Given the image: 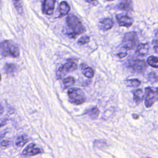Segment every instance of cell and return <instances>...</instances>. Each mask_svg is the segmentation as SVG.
<instances>
[{
  "instance_id": "484cf974",
  "label": "cell",
  "mask_w": 158,
  "mask_h": 158,
  "mask_svg": "<svg viewBox=\"0 0 158 158\" xmlns=\"http://www.w3.org/2000/svg\"><path fill=\"white\" fill-rule=\"evenodd\" d=\"M7 122V120L6 118H0V128L2 127H4L5 125H6Z\"/></svg>"
},
{
  "instance_id": "7a4b0ae2",
  "label": "cell",
  "mask_w": 158,
  "mask_h": 158,
  "mask_svg": "<svg viewBox=\"0 0 158 158\" xmlns=\"http://www.w3.org/2000/svg\"><path fill=\"white\" fill-rule=\"evenodd\" d=\"M0 51L4 56L17 57L20 54V51L15 43L10 40H4L0 44Z\"/></svg>"
},
{
  "instance_id": "2e32d148",
  "label": "cell",
  "mask_w": 158,
  "mask_h": 158,
  "mask_svg": "<svg viewBox=\"0 0 158 158\" xmlns=\"http://www.w3.org/2000/svg\"><path fill=\"white\" fill-rule=\"evenodd\" d=\"M29 141V138L26 135H22L19 136H18L15 141V144L17 147H22L28 141Z\"/></svg>"
},
{
  "instance_id": "83f0119b",
  "label": "cell",
  "mask_w": 158,
  "mask_h": 158,
  "mask_svg": "<svg viewBox=\"0 0 158 158\" xmlns=\"http://www.w3.org/2000/svg\"><path fill=\"white\" fill-rule=\"evenodd\" d=\"M127 55V53L126 52H120L118 54H117V56L118 57H119L120 58H123L125 57Z\"/></svg>"
},
{
  "instance_id": "52a82bcc",
  "label": "cell",
  "mask_w": 158,
  "mask_h": 158,
  "mask_svg": "<svg viewBox=\"0 0 158 158\" xmlns=\"http://www.w3.org/2000/svg\"><path fill=\"white\" fill-rule=\"evenodd\" d=\"M130 67L136 72L143 73L147 69V65L143 60L135 59L130 64Z\"/></svg>"
},
{
  "instance_id": "3957f363",
  "label": "cell",
  "mask_w": 158,
  "mask_h": 158,
  "mask_svg": "<svg viewBox=\"0 0 158 158\" xmlns=\"http://www.w3.org/2000/svg\"><path fill=\"white\" fill-rule=\"evenodd\" d=\"M68 96L71 103L79 105L85 101V95L84 92L80 88H72L68 90Z\"/></svg>"
},
{
  "instance_id": "f546056e",
  "label": "cell",
  "mask_w": 158,
  "mask_h": 158,
  "mask_svg": "<svg viewBox=\"0 0 158 158\" xmlns=\"http://www.w3.org/2000/svg\"><path fill=\"white\" fill-rule=\"evenodd\" d=\"M132 117H133V118H135V119H137V118L139 117V116H138V115L135 114H133L132 115Z\"/></svg>"
},
{
  "instance_id": "4dcf8cb0",
  "label": "cell",
  "mask_w": 158,
  "mask_h": 158,
  "mask_svg": "<svg viewBox=\"0 0 158 158\" xmlns=\"http://www.w3.org/2000/svg\"><path fill=\"white\" fill-rule=\"evenodd\" d=\"M1 74H0V81H1Z\"/></svg>"
},
{
  "instance_id": "d4e9b609",
  "label": "cell",
  "mask_w": 158,
  "mask_h": 158,
  "mask_svg": "<svg viewBox=\"0 0 158 158\" xmlns=\"http://www.w3.org/2000/svg\"><path fill=\"white\" fill-rule=\"evenodd\" d=\"M148 78L149 80H151V81H157V75L156 74L155 72H151L149 74V76H148Z\"/></svg>"
},
{
  "instance_id": "44dd1931",
  "label": "cell",
  "mask_w": 158,
  "mask_h": 158,
  "mask_svg": "<svg viewBox=\"0 0 158 158\" xmlns=\"http://www.w3.org/2000/svg\"><path fill=\"white\" fill-rule=\"evenodd\" d=\"M157 60H158L157 57L156 56H151L147 59L148 64L150 66H151V67H152L153 68H155V69L158 68Z\"/></svg>"
},
{
  "instance_id": "d6986e66",
  "label": "cell",
  "mask_w": 158,
  "mask_h": 158,
  "mask_svg": "<svg viewBox=\"0 0 158 158\" xmlns=\"http://www.w3.org/2000/svg\"><path fill=\"white\" fill-rule=\"evenodd\" d=\"M17 70V66L15 64L6 63L4 67V70L7 74H11L15 72Z\"/></svg>"
},
{
  "instance_id": "8fae6325",
  "label": "cell",
  "mask_w": 158,
  "mask_h": 158,
  "mask_svg": "<svg viewBox=\"0 0 158 158\" xmlns=\"http://www.w3.org/2000/svg\"><path fill=\"white\" fill-rule=\"evenodd\" d=\"M149 46L148 43H141L138 44L136 49V54L139 56H144L149 52Z\"/></svg>"
},
{
  "instance_id": "5bb4252c",
  "label": "cell",
  "mask_w": 158,
  "mask_h": 158,
  "mask_svg": "<svg viewBox=\"0 0 158 158\" xmlns=\"http://www.w3.org/2000/svg\"><path fill=\"white\" fill-rule=\"evenodd\" d=\"M82 73L87 78H91L94 76V70L86 64L82 63L80 65Z\"/></svg>"
},
{
  "instance_id": "5b68a950",
  "label": "cell",
  "mask_w": 158,
  "mask_h": 158,
  "mask_svg": "<svg viewBox=\"0 0 158 158\" xmlns=\"http://www.w3.org/2000/svg\"><path fill=\"white\" fill-rule=\"evenodd\" d=\"M77 69L76 63L72 59L68 60L67 62L60 66L57 71L56 75L58 79L61 78L63 75H66L68 72H72Z\"/></svg>"
},
{
  "instance_id": "ba28073f",
  "label": "cell",
  "mask_w": 158,
  "mask_h": 158,
  "mask_svg": "<svg viewBox=\"0 0 158 158\" xmlns=\"http://www.w3.org/2000/svg\"><path fill=\"white\" fill-rule=\"evenodd\" d=\"M116 20L119 25L129 27L133 24V20L131 17L126 15L122 14H117L116 15Z\"/></svg>"
},
{
  "instance_id": "603a6c76",
  "label": "cell",
  "mask_w": 158,
  "mask_h": 158,
  "mask_svg": "<svg viewBox=\"0 0 158 158\" xmlns=\"http://www.w3.org/2000/svg\"><path fill=\"white\" fill-rule=\"evenodd\" d=\"M13 4L17 12L19 14L22 15L23 14V7L22 5V2L20 1H13Z\"/></svg>"
},
{
  "instance_id": "7402d4cb",
  "label": "cell",
  "mask_w": 158,
  "mask_h": 158,
  "mask_svg": "<svg viewBox=\"0 0 158 158\" xmlns=\"http://www.w3.org/2000/svg\"><path fill=\"white\" fill-rule=\"evenodd\" d=\"M127 86L131 88H137L140 84L141 81L138 79H130L126 81Z\"/></svg>"
},
{
  "instance_id": "1f68e13d",
  "label": "cell",
  "mask_w": 158,
  "mask_h": 158,
  "mask_svg": "<svg viewBox=\"0 0 158 158\" xmlns=\"http://www.w3.org/2000/svg\"><path fill=\"white\" fill-rule=\"evenodd\" d=\"M146 158H151V157H146Z\"/></svg>"
},
{
  "instance_id": "9a60e30c",
  "label": "cell",
  "mask_w": 158,
  "mask_h": 158,
  "mask_svg": "<svg viewBox=\"0 0 158 158\" xmlns=\"http://www.w3.org/2000/svg\"><path fill=\"white\" fill-rule=\"evenodd\" d=\"M118 9L125 10L131 11L133 10V5L131 1H123L120 2L118 6Z\"/></svg>"
},
{
  "instance_id": "7c38bea8",
  "label": "cell",
  "mask_w": 158,
  "mask_h": 158,
  "mask_svg": "<svg viewBox=\"0 0 158 158\" xmlns=\"http://www.w3.org/2000/svg\"><path fill=\"white\" fill-rule=\"evenodd\" d=\"M114 25V22L111 19L106 18L102 19L99 22V28L102 30H110Z\"/></svg>"
},
{
  "instance_id": "4fadbf2b",
  "label": "cell",
  "mask_w": 158,
  "mask_h": 158,
  "mask_svg": "<svg viewBox=\"0 0 158 158\" xmlns=\"http://www.w3.org/2000/svg\"><path fill=\"white\" fill-rule=\"evenodd\" d=\"M70 7L66 1H62L59 4V17H62L69 12Z\"/></svg>"
},
{
  "instance_id": "9c48e42d",
  "label": "cell",
  "mask_w": 158,
  "mask_h": 158,
  "mask_svg": "<svg viewBox=\"0 0 158 158\" xmlns=\"http://www.w3.org/2000/svg\"><path fill=\"white\" fill-rule=\"evenodd\" d=\"M55 3L56 1L54 0H46L43 1L42 6L43 13L48 15H51L54 12Z\"/></svg>"
},
{
  "instance_id": "4316f807",
  "label": "cell",
  "mask_w": 158,
  "mask_h": 158,
  "mask_svg": "<svg viewBox=\"0 0 158 158\" xmlns=\"http://www.w3.org/2000/svg\"><path fill=\"white\" fill-rule=\"evenodd\" d=\"M9 144H10V142L8 140H2L1 142V146H3V147H7L9 145Z\"/></svg>"
},
{
  "instance_id": "6da1fadb",
  "label": "cell",
  "mask_w": 158,
  "mask_h": 158,
  "mask_svg": "<svg viewBox=\"0 0 158 158\" xmlns=\"http://www.w3.org/2000/svg\"><path fill=\"white\" fill-rule=\"evenodd\" d=\"M66 22L68 27L71 30V32L68 35L72 38H75L77 35L83 33L85 31L81 22L75 15L69 14L66 18Z\"/></svg>"
},
{
  "instance_id": "e0dca14e",
  "label": "cell",
  "mask_w": 158,
  "mask_h": 158,
  "mask_svg": "<svg viewBox=\"0 0 158 158\" xmlns=\"http://www.w3.org/2000/svg\"><path fill=\"white\" fill-rule=\"evenodd\" d=\"M144 94L141 89H137L133 91V100L136 104H139L143 101Z\"/></svg>"
},
{
  "instance_id": "30bf717a",
  "label": "cell",
  "mask_w": 158,
  "mask_h": 158,
  "mask_svg": "<svg viewBox=\"0 0 158 158\" xmlns=\"http://www.w3.org/2000/svg\"><path fill=\"white\" fill-rule=\"evenodd\" d=\"M42 152L41 150L36 146L34 143H31L28 144L22 151V154L24 156H35L36 154H41Z\"/></svg>"
},
{
  "instance_id": "ac0fdd59",
  "label": "cell",
  "mask_w": 158,
  "mask_h": 158,
  "mask_svg": "<svg viewBox=\"0 0 158 158\" xmlns=\"http://www.w3.org/2000/svg\"><path fill=\"white\" fill-rule=\"evenodd\" d=\"M99 114V110L96 107H93L87 109L84 114L88 115L92 119H96L98 118Z\"/></svg>"
},
{
  "instance_id": "277c9868",
  "label": "cell",
  "mask_w": 158,
  "mask_h": 158,
  "mask_svg": "<svg viewBox=\"0 0 158 158\" xmlns=\"http://www.w3.org/2000/svg\"><path fill=\"white\" fill-rule=\"evenodd\" d=\"M138 41V38L136 33L135 31H130L125 33L122 45L124 49L131 50L136 46Z\"/></svg>"
},
{
  "instance_id": "8992f818",
  "label": "cell",
  "mask_w": 158,
  "mask_h": 158,
  "mask_svg": "<svg viewBox=\"0 0 158 158\" xmlns=\"http://www.w3.org/2000/svg\"><path fill=\"white\" fill-rule=\"evenodd\" d=\"M144 104L146 107H151L157 99V89L151 87H146L144 89Z\"/></svg>"
},
{
  "instance_id": "cb8c5ba5",
  "label": "cell",
  "mask_w": 158,
  "mask_h": 158,
  "mask_svg": "<svg viewBox=\"0 0 158 158\" xmlns=\"http://www.w3.org/2000/svg\"><path fill=\"white\" fill-rule=\"evenodd\" d=\"M89 41V37L88 36H83L78 40V43L81 45H83V44H87Z\"/></svg>"
},
{
  "instance_id": "f1b7e54d",
  "label": "cell",
  "mask_w": 158,
  "mask_h": 158,
  "mask_svg": "<svg viewBox=\"0 0 158 158\" xmlns=\"http://www.w3.org/2000/svg\"><path fill=\"white\" fill-rule=\"evenodd\" d=\"M4 112V107L3 106L0 104V115L2 114Z\"/></svg>"
},
{
  "instance_id": "ffe728a7",
  "label": "cell",
  "mask_w": 158,
  "mask_h": 158,
  "mask_svg": "<svg viewBox=\"0 0 158 158\" xmlns=\"http://www.w3.org/2000/svg\"><path fill=\"white\" fill-rule=\"evenodd\" d=\"M62 81H63L64 89H67L72 86L75 83V79L73 77H68L64 78Z\"/></svg>"
}]
</instances>
